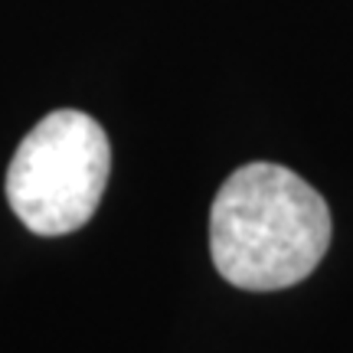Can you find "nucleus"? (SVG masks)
<instances>
[{"label": "nucleus", "instance_id": "f257e3e1", "mask_svg": "<svg viewBox=\"0 0 353 353\" xmlns=\"http://www.w3.org/2000/svg\"><path fill=\"white\" fill-rule=\"evenodd\" d=\"M330 245V210L307 180L281 164H245L210 210L216 272L242 291H281L314 272Z\"/></svg>", "mask_w": 353, "mask_h": 353}, {"label": "nucleus", "instance_id": "f03ea898", "mask_svg": "<svg viewBox=\"0 0 353 353\" xmlns=\"http://www.w3.org/2000/svg\"><path fill=\"white\" fill-rule=\"evenodd\" d=\"M112 148L85 112L59 108L39 121L7 167V200L37 236H65L95 216L108 183Z\"/></svg>", "mask_w": 353, "mask_h": 353}]
</instances>
